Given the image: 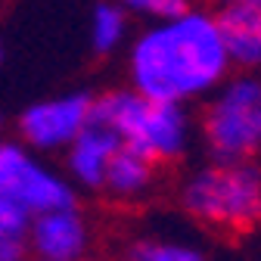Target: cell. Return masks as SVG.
Listing matches in <instances>:
<instances>
[{
  "label": "cell",
  "mask_w": 261,
  "mask_h": 261,
  "mask_svg": "<svg viewBox=\"0 0 261 261\" xmlns=\"http://www.w3.org/2000/svg\"><path fill=\"white\" fill-rule=\"evenodd\" d=\"M184 208L215 227L246 230L261 221V168L249 159L218 162L193 171L180 190Z\"/></svg>",
  "instance_id": "3"
},
{
  "label": "cell",
  "mask_w": 261,
  "mask_h": 261,
  "mask_svg": "<svg viewBox=\"0 0 261 261\" xmlns=\"http://www.w3.org/2000/svg\"><path fill=\"white\" fill-rule=\"evenodd\" d=\"M215 19L237 69H261V4H221Z\"/></svg>",
  "instance_id": "9"
},
{
  "label": "cell",
  "mask_w": 261,
  "mask_h": 261,
  "mask_svg": "<svg viewBox=\"0 0 261 261\" xmlns=\"http://www.w3.org/2000/svg\"><path fill=\"white\" fill-rule=\"evenodd\" d=\"M152 165L155 162L134 152V149H127L121 146L112 162H109V168H106V177H103V187L112 193V196H121V199H130V196H140L149 190L152 184Z\"/></svg>",
  "instance_id": "10"
},
{
  "label": "cell",
  "mask_w": 261,
  "mask_h": 261,
  "mask_svg": "<svg viewBox=\"0 0 261 261\" xmlns=\"http://www.w3.org/2000/svg\"><path fill=\"white\" fill-rule=\"evenodd\" d=\"M199 130L218 162H240L261 152V75H227L202 106Z\"/></svg>",
  "instance_id": "4"
},
{
  "label": "cell",
  "mask_w": 261,
  "mask_h": 261,
  "mask_svg": "<svg viewBox=\"0 0 261 261\" xmlns=\"http://www.w3.org/2000/svg\"><path fill=\"white\" fill-rule=\"evenodd\" d=\"M130 261H205V255L193 246L177 243H159V240H140L127 252Z\"/></svg>",
  "instance_id": "13"
},
{
  "label": "cell",
  "mask_w": 261,
  "mask_h": 261,
  "mask_svg": "<svg viewBox=\"0 0 261 261\" xmlns=\"http://www.w3.org/2000/svg\"><path fill=\"white\" fill-rule=\"evenodd\" d=\"M121 149V140L118 134L100 118H93L84 124V130L69 143L65 149V165H69V174L81 184V187H103V177H106V168L112 155Z\"/></svg>",
  "instance_id": "8"
},
{
  "label": "cell",
  "mask_w": 261,
  "mask_h": 261,
  "mask_svg": "<svg viewBox=\"0 0 261 261\" xmlns=\"http://www.w3.org/2000/svg\"><path fill=\"white\" fill-rule=\"evenodd\" d=\"M0 196L19 202L31 215L75 205V193L62 177L44 168L22 143L4 140H0Z\"/></svg>",
  "instance_id": "5"
},
{
  "label": "cell",
  "mask_w": 261,
  "mask_h": 261,
  "mask_svg": "<svg viewBox=\"0 0 261 261\" xmlns=\"http://www.w3.org/2000/svg\"><path fill=\"white\" fill-rule=\"evenodd\" d=\"M0 127H4V115H0Z\"/></svg>",
  "instance_id": "17"
},
{
  "label": "cell",
  "mask_w": 261,
  "mask_h": 261,
  "mask_svg": "<svg viewBox=\"0 0 261 261\" xmlns=\"http://www.w3.org/2000/svg\"><path fill=\"white\" fill-rule=\"evenodd\" d=\"M130 13L118 0H100L90 10V47L96 56H109L127 41Z\"/></svg>",
  "instance_id": "11"
},
{
  "label": "cell",
  "mask_w": 261,
  "mask_h": 261,
  "mask_svg": "<svg viewBox=\"0 0 261 261\" xmlns=\"http://www.w3.org/2000/svg\"><path fill=\"white\" fill-rule=\"evenodd\" d=\"M118 4L130 13V16H137V19H171L184 10H190L193 4L190 0H118Z\"/></svg>",
  "instance_id": "14"
},
{
  "label": "cell",
  "mask_w": 261,
  "mask_h": 261,
  "mask_svg": "<svg viewBox=\"0 0 261 261\" xmlns=\"http://www.w3.org/2000/svg\"><path fill=\"white\" fill-rule=\"evenodd\" d=\"M31 218L35 215L25 212L19 202L0 196V261H25Z\"/></svg>",
  "instance_id": "12"
},
{
  "label": "cell",
  "mask_w": 261,
  "mask_h": 261,
  "mask_svg": "<svg viewBox=\"0 0 261 261\" xmlns=\"http://www.w3.org/2000/svg\"><path fill=\"white\" fill-rule=\"evenodd\" d=\"M41 261H44V258H41Z\"/></svg>",
  "instance_id": "18"
},
{
  "label": "cell",
  "mask_w": 261,
  "mask_h": 261,
  "mask_svg": "<svg viewBox=\"0 0 261 261\" xmlns=\"http://www.w3.org/2000/svg\"><path fill=\"white\" fill-rule=\"evenodd\" d=\"M0 59H4V38H0Z\"/></svg>",
  "instance_id": "16"
},
{
  "label": "cell",
  "mask_w": 261,
  "mask_h": 261,
  "mask_svg": "<svg viewBox=\"0 0 261 261\" xmlns=\"http://www.w3.org/2000/svg\"><path fill=\"white\" fill-rule=\"evenodd\" d=\"M218 4H261V0H218Z\"/></svg>",
  "instance_id": "15"
},
{
  "label": "cell",
  "mask_w": 261,
  "mask_h": 261,
  "mask_svg": "<svg viewBox=\"0 0 261 261\" xmlns=\"http://www.w3.org/2000/svg\"><path fill=\"white\" fill-rule=\"evenodd\" d=\"M28 246L44 261H78L87 249V227L75 205L50 208L31 218Z\"/></svg>",
  "instance_id": "7"
},
{
  "label": "cell",
  "mask_w": 261,
  "mask_h": 261,
  "mask_svg": "<svg viewBox=\"0 0 261 261\" xmlns=\"http://www.w3.org/2000/svg\"><path fill=\"white\" fill-rule=\"evenodd\" d=\"M93 118L106 121L118 134L121 146L152 162H171L184 155L193 137V121L180 103L152 100L134 87L93 96Z\"/></svg>",
  "instance_id": "2"
},
{
  "label": "cell",
  "mask_w": 261,
  "mask_h": 261,
  "mask_svg": "<svg viewBox=\"0 0 261 261\" xmlns=\"http://www.w3.org/2000/svg\"><path fill=\"white\" fill-rule=\"evenodd\" d=\"M93 115V96L84 90L62 93L53 100L31 103L19 115V137L31 149H69V143L84 130Z\"/></svg>",
  "instance_id": "6"
},
{
  "label": "cell",
  "mask_w": 261,
  "mask_h": 261,
  "mask_svg": "<svg viewBox=\"0 0 261 261\" xmlns=\"http://www.w3.org/2000/svg\"><path fill=\"white\" fill-rule=\"evenodd\" d=\"M233 62L227 56L215 13L190 7L171 19L149 22L127 47L130 87L162 103H193L208 96Z\"/></svg>",
  "instance_id": "1"
}]
</instances>
